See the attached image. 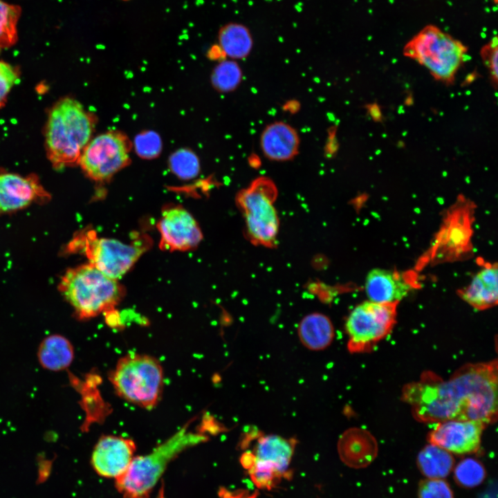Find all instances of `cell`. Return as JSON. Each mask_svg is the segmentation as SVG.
Wrapping results in <instances>:
<instances>
[{"instance_id":"cell-3","label":"cell","mask_w":498,"mask_h":498,"mask_svg":"<svg viewBox=\"0 0 498 498\" xmlns=\"http://www.w3.org/2000/svg\"><path fill=\"white\" fill-rule=\"evenodd\" d=\"M191 422L149 454L133 457L124 474L116 479V488L124 498H149L169 462L186 449L207 440L208 436L190 429Z\"/></svg>"},{"instance_id":"cell-5","label":"cell","mask_w":498,"mask_h":498,"mask_svg":"<svg viewBox=\"0 0 498 498\" xmlns=\"http://www.w3.org/2000/svg\"><path fill=\"white\" fill-rule=\"evenodd\" d=\"M109 378L118 396L142 408L151 409L161 398L163 370L153 356L126 354L118 360Z\"/></svg>"},{"instance_id":"cell-13","label":"cell","mask_w":498,"mask_h":498,"mask_svg":"<svg viewBox=\"0 0 498 498\" xmlns=\"http://www.w3.org/2000/svg\"><path fill=\"white\" fill-rule=\"evenodd\" d=\"M136 445L133 440L114 435L102 436L91 455V464L100 476L118 479L128 469L133 459Z\"/></svg>"},{"instance_id":"cell-8","label":"cell","mask_w":498,"mask_h":498,"mask_svg":"<svg viewBox=\"0 0 498 498\" xmlns=\"http://www.w3.org/2000/svg\"><path fill=\"white\" fill-rule=\"evenodd\" d=\"M150 244L149 238L145 235L126 243L114 239L98 238L94 232H86L73 239L71 249L83 252L89 264L117 279L134 265Z\"/></svg>"},{"instance_id":"cell-31","label":"cell","mask_w":498,"mask_h":498,"mask_svg":"<svg viewBox=\"0 0 498 498\" xmlns=\"http://www.w3.org/2000/svg\"><path fill=\"white\" fill-rule=\"evenodd\" d=\"M497 57L498 42L497 37L495 36L481 49V57L488 69L491 82L495 89L497 87Z\"/></svg>"},{"instance_id":"cell-1","label":"cell","mask_w":498,"mask_h":498,"mask_svg":"<svg viewBox=\"0 0 498 498\" xmlns=\"http://www.w3.org/2000/svg\"><path fill=\"white\" fill-rule=\"evenodd\" d=\"M402 398L421 422L459 419L492 423L497 416V360L466 365L448 380L425 372L404 387Z\"/></svg>"},{"instance_id":"cell-25","label":"cell","mask_w":498,"mask_h":498,"mask_svg":"<svg viewBox=\"0 0 498 498\" xmlns=\"http://www.w3.org/2000/svg\"><path fill=\"white\" fill-rule=\"evenodd\" d=\"M21 9L0 0V50L8 48L17 41V24Z\"/></svg>"},{"instance_id":"cell-19","label":"cell","mask_w":498,"mask_h":498,"mask_svg":"<svg viewBox=\"0 0 498 498\" xmlns=\"http://www.w3.org/2000/svg\"><path fill=\"white\" fill-rule=\"evenodd\" d=\"M334 334L331 320L320 313L306 315L298 326L300 342L306 348L312 351H321L327 348L331 344Z\"/></svg>"},{"instance_id":"cell-12","label":"cell","mask_w":498,"mask_h":498,"mask_svg":"<svg viewBox=\"0 0 498 498\" xmlns=\"http://www.w3.org/2000/svg\"><path fill=\"white\" fill-rule=\"evenodd\" d=\"M162 248L188 250L196 248L203 235L195 219L181 205L165 207L158 223Z\"/></svg>"},{"instance_id":"cell-10","label":"cell","mask_w":498,"mask_h":498,"mask_svg":"<svg viewBox=\"0 0 498 498\" xmlns=\"http://www.w3.org/2000/svg\"><path fill=\"white\" fill-rule=\"evenodd\" d=\"M130 149L124 134L110 131L88 142L78 163L91 178L105 181L128 165Z\"/></svg>"},{"instance_id":"cell-14","label":"cell","mask_w":498,"mask_h":498,"mask_svg":"<svg viewBox=\"0 0 498 498\" xmlns=\"http://www.w3.org/2000/svg\"><path fill=\"white\" fill-rule=\"evenodd\" d=\"M416 282L412 273L375 268L367 275L365 291L371 302L398 303L416 287Z\"/></svg>"},{"instance_id":"cell-33","label":"cell","mask_w":498,"mask_h":498,"mask_svg":"<svg viewBox=\"0 0 498 498\" xmlns=\"http://www.w3.org/2000/svg\"><path fill=\"white\" fill-rule=\"evenodd\" d=\"M120 1H131V0H120Z\"/></svg>"},{"instance_id":"cell-16","label":"cell","mask_w":498,"mask_h":498,"mask_svg":"<svg viewBox=\"0 0 498 498\" xmlns=\"http://www.w3.org/2000/svg\"><path fill=\"white\" fill-rule=\"evenodd\" d=\"M260 148L270 160L285 162L294 159L299 151L300 138L297 130L283 121L266 125L261 131Z\"/></svg>"},{"instance_id":"cell-27","label":"cell","mask_w":498,"mask_h":498,"mask_svg":"<svg viewBox=\"0 0 498 498\" xmlns=\"http://www.w3.org/2000/svg\"><path fill=\"white\" fill-rule=\"evenodd\" d=\"M172 171L183 179L196 177L200 170L199 160L196 155L189 149H179L169 158Z\"/></svg>"},{"instance_id":"cell-7","label":"cell","mask_w":498,"mask_h":498,"mask_svg":"<svg viewBox=\"0 0 498 498\" xmlns=\"http://www.w3.org/2000/svg\"><path fill=\"white\" fill-rule=\"evenodd\" d=\"M277 196V186L267 176L256 178L237 194L247 234L254 244L271 248L276 243L279 225L274 205Z\"/></svg>"},{"instance_id":"cell-18","label":"cell","mask_w":498,"mask_h":498,"mask_svg":"<svg viewBox=\"0 0 498 498\" xmlns=\"http://www.w3.org/2000/svg\"><path fill=\"white\" fill-rule=\"evenodd\" d=\"M460 297L477 310H485L497 304L498 270L496 264L483 267L470 284L459 291Z\"/></svg>"},{"instance_id":"cell-11","label":"cell","mask_w":498,"mask_h":498,"mask_svg":"<svg viewBox=\"0 0 498 498\" xmlns=\"http://www.w3.org/2000/svg\"><path fill=\"white\" fill-rule=\"evenodd\" d=\"M486 425L479 421H443L436 423L427 435V441L451 454L474 453L480 448L481 435Z\"/></svg>"},{"instance_id":"cell-6","label":"cell","mask_w":498,"mask_h":498,"mask_svg":"<svg viewBox=\"0 0 498 498\" xmlns=\"http://www.w3.org/2000/svg\"><path fill=\"white\" fill-rule=\"evenodd\" d=\"M468 48L434 25H427L404 46L403 54L425 67L437 81L450 85L465 61Z\"/></svg>"},{"instance_id":"cell-32","label":"cell","mask_w":498,"mask_h":498,"mask_svg":"<svg viewBox=\"0 0 498 498\" xmlns=\"http://www.w3.org/2000/svg\"><path fill=\"white\" fill-rule=\"evenodd\" d=\"M367 112L371 118L376 122H382L383 116L381 111V108L379 104L376 102L366 104L365 106Z\"/></svg>"},{"instance_id":"cell-23","label":"cell","mask_w":498,"mask_h":498,"mask_svg":"<svg viewBox=\"0 0 498 498\" xmlns=\"http://www.w3.org/2000/svg\"><path fill=\"white\" fill-rule=\"evenodd\" d=\"M416 464L426 478L445 479L455 465L452 454L432 443L425 445L418 453Z\"/></svg>"},{"instance_id":"cell-9","label":"cell","mask_w":498,"mask_h":498,"mask_svg":"<svg viewBox=\"0 0 498 498\" xmlns=\"http://www.w3.org/2000/svg\"><path fill=\"white\" fill-rule=\"evenodd\" d=\"M398 303L367 301L356 306L345 324L351 353H368L392 331Z\"/></svg>"},{"instance_id":"cell-4","label":"cell","mask_w":498,"mask_h":498,"mask_svg":"<svg viewBox=\"0 0 498 498\" xmlns=\"http://www.w3.org/2000/svg\"><path fill=\"white\" fill-rule=\"evenodd\" d=\"M59 289L80 319L113 310L124 295L117 279L91 264L68 270L62 277Z\"/></svg>"},{"instance_id":"cell-22","label":"cell","mask_w":498,"mask_h":498,"mask_svg":"<svg viewBox=\"0 0 498 498\" xmlns=\"http://www.w3.org/2000/svg\"><path fill=\"white\" fill-rule=\"evenodd\" d=\"M218 42L223 53L233 60L247 57L253 46L252 37L248 28L235 22L226 24L220 28Z\"/></svg>"},{"instance_id":"cell-24","label":"cell","mask_w":498,"mask_h":498,"mask_svg":"<svg viewBox=\"0 0 498 498\" xmlns=\"http://www.w3.org/2000/svg\"><path fill=\"white\" fill-rule=\"evenodd\" d=\"M243 80V71L233 59L221 60L214 68L211 82L219 92L229 93L237 89Z\"/></svg>"},{"instance_id":"cell-20","label":"cell","mask_w":498,"mask_h":498,"mask_svg":"<svg viewBox=\"0 0 498 498\" xmlns=\"http://www.w3.org/2000/svg\"><path fill=\"white\" fill-rule=\"evenodd\" d=\"M296 441L277 435L261 437L257 442L255 459L271 463L286 477L292 459Z\"/></svg>"},{"instance_id":"cell-28","label":"cell","mask_w":498,"mask_h":498,"mask_svg":"<svg viewBox=\"0 0 498 498\" xmlns=\"http://www.w3.org/2000/svg\"><path fill=\"white\" fill-rule=\"evenodd\" d=\"M136 153L145 159L156 157L162 149L161 139L158 133L148 131L138 134L134 140Z\"/></svg>"},{"instance_id":"cell-2","label":"cell","mask_w":498,"mask_h":498,"mask_svg":"<svg viewBox=\"0 0 498 498\" xmlns=\"http://www.w3.org/2000/svg\"><path fill=\"white\" fill-rule=\"evenodd\" d=\"M94 124L93 116L73 98H62L51 107L45 127V147L55 169L79 162Z\"/></svg>"},{"instance_id":"cell-15","label":"cell","mask_w":498,"mask_h":498,"mask_svg":"<svg viewBox=\"0 0 498 498\" xmlns=\"http://www.w3.org/2000/svg\"><path fill=\"white\" fill-rule=\"evenodd\" d=\"M46 193L34 176L0 173V212L20 210Z\"/></svg>"},{"instance_id":"cell-17","label":"cell","mask_w":498,"mask_h":498,"mask_svg":"<svg viewBox=\"0 0 498 498\" xmlns=\"http://www.w3.org/2000/svg\"><path fill=\"white\" fill-rule=\"evenodd\" d=\"M338 452L341 461L346 465L354 469L365 468L377 456V442L368 432L351 428L340 437Z\"/></svg>"},{"instance_id":"cell-30","label":"cell","mask_w":498,"mask_h":498,"mask_svg":"<svg viewBox=\"0 0 498 498\" xmlns=\"http://www.w3.org/2000/svg\"><path fill=\"white\" fill-rule=\"evenodd\" d=\"M19 75L17 67L0 60V109L5 106L9 93Z\"/></svg>"},{"instance_id":"cell-29","label":"cell","mask_w":498,"mask_h":498,"mask_svg":"<svg viewBox=\"0 0 498 498\" xmlns=\"http://www.w3.org/2000/svg\"><path fill=\"white\" fill-rule=\"evenodd\" d=\"M418 498H454L450 485L444 479L425 478L420 481Z\"/></svg>"},{"instance_id":"cell-26","label":"cell","mask_w":498,"mask_h":498,"mask_svg":"<svg viewBox=\"0 0 498 498\" xmlns=\"http://www.w3.org/2000/svg\"><path fill=\"white\" fill-rule=\"evenodd\" d=\"M454 479L463 488H474L484 481L486 471L479 460L473 458L462 459L454 467Z\"/></svg>"},{"instance_id":"cell-21","label":"cell","mask_w":498,"mask_h":498,"mask_svg":"<svg viewBox=\"0 0 498 498\" xmlns=\"http://www.w3.org/2000/svg\"><path fill=\"white\" fill-rule=\"evenodd\" d=\"M37 356L39 364L44 369L53 371H62L72 363L74 349L66 338L54 334L41 342Z\"/></svg>"}]
</instances>
